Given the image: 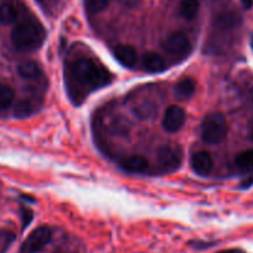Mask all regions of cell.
Listing matches in <instances>:
<instances>
[{
  "instance_id": "1",
  "label": "cell",
  "mask_w": 253,
  "mask_h": 253,
  "mask_svg": "<svg viewBox=\"0 0 253 253\" xmlns=\"http://www.w3.org/2000/svg\"><path fill=\"white\" fill-rule=\"evenodd\" d=\"M69 88L70 92L76 89L74 96L81 97L84 91L101 88L111 82L112 76L106 69L97 65L96 62L87 58H81L72 63L69 67Z\"/></svg>"
},
{
  "instance_id": "2",
  "label": "cell",
  "mask_w": 253,
  "mask_h": 253,
  "mask_svg": "<svg viewBox=\"0 0 253 253\" xmlns=\"http://www.w3.org/2000/svg\"><path fill=\"white\" fill-rule=\"evenodd\" d=\"M45 40V30L35 21H23L11 31V43L18 51H35Z\"/></svg>"
},
{
  "instance_id": "3",
  "label": "cell",
  "mask_w": 253,
  "mask_h": 253,
  "mask_svg": "<svg viewBox=\"0 0 253 253\" xmlns=\"http://www.w3.org/2000/svg\"><path fill=\"white\" fill-rule=\"evenodd\" d=\"M227 135V122L222 113L213 112L204 118L201 124V138L208 144H218Z\"/></svg>"
},
{
  "instance_id": "4",
  "label": "cell",
  "mask_w": 253,
  "mask_h": 253,
  "mask_svg": "<svg viewBox=\"0 0 253 253\" xmlns=\"http://www.w3.org/2000/svg\"><path fill=\"white\" fill-rule=\"evenodd\" d=\"M182 162V150L174 145H163L157 152L158 169L162 172H174Z\"/></svg>"
},
{
  "instance_id": "5",
  "label": "cell",
  "mask_w": 253,
  "mask_h": 253,
  "mask_svg": "<svg viewBox=\"0 0 253 253\" xmlns=\"http://www.w3.org/2000/svg\"><path fill=\"white\" fill-rule=\"evenodd\" d=\"M51 230L47 226H41L29 235L21 247V253H38L51 241Z\"/></svg>"
},
{
  "instance_id": "6",
  "label": "cell",
  "mask_w": 253,
  "mask_h": 253,
  "mask_svg": "<svg viewBox=\"0 0 253 253\" xmlns=\"http://www.w3.org/2000/svg\"><path fill=\"white\" fill-rule=\"evenodd\" d=\"M163 48L167 51L168 53L172 56H187L191 51V43H190L189 38L186 34L181 33V31H176L172 33L165 39L163 42Z\"/></svg>"
},
{
  "instance_id": "7",
  "label": "cell",
  "mask_w": 253,
  "mask_h": 253,
  "mask_svg": "<svg viewBox=\"0 0 253 253\" xmlns=\"http://www.w3.org/2000/svg\"><path fill=\"white\" fill-rule=\"evenodd\" d=\"M186 121V113L181 107L172 104L165 111L164 117H163V126L168 133H176L184 126Z\"/></svg>"
},
{
  "instance_id": "8",
  "label": "cell",
  "mask_w": 253,
  "mask_h": 253,
  "mask_svg": "<svg viewBox=\"0 0 253 253\" xmlns=\"http://www.w3.org/2000/svg\"><path fill=\"white\" fill-rule=\"evenodd\" d=\"M42 106V98L40 96H30L20 99L14 107V116L16 118H28L35 114Z\"/></svg>"
},
{
  "instance_id": "9",
  "label": "cell",
  "mask_w": 253,
  "mask_h": 253,
  "mask_svg": "<svg viewBox=\"0 0 253 253\" xmlns=\"http://www.w3.org/2000/svg\"><path fill=\"white\" fill-rule=\"evenodd\" d=\"M190 165L194 172L200 176H206L211 172L213 168V160L211 155L205 150H200L193 154L191 159H190Z\"/></svg>"
},
{
  "instance_id": "10",
  "label": "cell",
  "mask_w": 253,
  "mask_h": 253,
  "mask_svg": "<svg viewBox=\"0 0 253 253\" xmlns=\"http://www.w3.org/2000/svg\"><path fill=\"white\" fill-rule=\"evenodd\" d=\"M114 57L117 58L121 65L124 67H133L137 63L138 53L133 46L130 45H118L114 48Z\"/></svg>"
},
{
  "instance_id": "11",
  "label": "cell",
  "mask_w": 253,
  "mask_h": 253,
  "mask_svg": "<svg viewBox=\"0 0 253 253\" xmlns=\"http://www.w3.org/2000/svg\"><path fill=\"white\" fill-rule=\"evenodd\" d=\"M142 67L144 71L149 72V74H159L167 69V63L159 53L149 51L143 55Z\"/></svg>"
},
{
  "instance_id": "12",
  "label": "cell",
  "mask_w": 253,
  "mask_h": 253,
  "mask_svg": "<svg viewBox=\"0 0 253 253\" xmlns=\"http://www.w3.org/2000/svg\"><path fill=\"white\" fill-rule=\"evenodd\" d=\"M121 168L126 171L132 172V174H142L148 170L149 163L142 155H132V157H128L122 160Z\"/></svg>"
},
{
  "instance_id": "13",
  "label": "cell",
  "mask_w": 253,
  "mask_h": 253,
  "mask_svg": "<svg viewBox=\"0 0 253 253\" xmlns=\"http://www.w3.org/2000/svg\"><path fill=\"white\" fill-rule=\"evenodd\" d=\"M241 23V16L233 11H227L215 19V29L218 31H228L237 28Z\"/></svg>"
},
{
  "instance_id": "14",
  "label": "cell",
  "mask_w": 253,
  "mask_h": 253,
  "mask_svg": "<svg viewBox=\"0 0 253 253\" xmlns=\"http://www.w3.org/2000/svg\"><path fill=\"white\" fill-rule=\"evenodd\" d=\"M196 89L195 81L193 79H182L174 87L175 97L180 101H186L194 96Z\"/></svg>"
},
{
  "instance_id": "15",
  "label": "cell",
  "mask_w": 253,
  "mask_h": 253,
  "mask_svg": "<svg viewBox=\"0 0 253 253\" xmlns=\"http://www.w3.org/2000/svg\"><path fill=\"white\" fill-rule=\"evenodd\" d=\"M18 72L25 80H38L41 76V69L35 61H25L18 66Z\"/></svg>"
},
{
  "instance_id": "16",
  "label": "cell",
  "mask_w": 253,
  "mask_h": 253,
  "mask_svg": "<svg viewBox=\"0 0 253 253\" xmlns=\"http://www.w3.org/2000/svg\"><path fill=\"white\" fill-rule=\"evenodd\" d=\"M235 165L241 172L253 171V149L240 153L235 159Z\"/></svg>"
},
{
  "instance_id": "17",
  "label": "cell",
  "mask_w": 253,
  "mask_h": 253,
  "mask_svg": "<svg viewBox=\"0 0 253 253\" xmlns=\"http://www.w3.org/2000/svg\"><path fill=\"white\" fill-rule=\"evenodd\" d=\"M200 9L199 0H182L180 4V14L186 20H193L196 18Z\"/></svg>"
},
{
  "instance_id": "18",
  "label": "cell",
  "mask_w": 253,
  "mask_h": 253,
  "mask_svg": "<svg viewBox=\"0 0 253 253\" xmlns=\"http://www.w3.org/2000/svg\"><path fill=\"white\" fill-rule=\"evenodd\" d=\"M14 97L15 93L9 84H0V111L8 109L13 104Z\"/></svg>"
},
{
  "instance_id": "19",
  "label": "cell",
  "mask_w": 253,
  "mask_h": 253,
  "mask_svg": "<svg viewBox=\"0 0 253 253\" xmlns=\"http://www.w3.org/2000/svg\"><path fill=\"white\" fill-rule=\"evenodd\" d=\"M18 18V11L11 4H1L0 5V23L4 25L13 24Z\"/></svg>"
},
{
  "instance_id": "20",
  "label": "cell",
  "mask_w": 253,
  "mask_h": 253,
  "mask_svg": "<svg viewBox=\"0 0 253 253\" xmlns=\"http://www.w3.org/2000/svg\"><path fill=\"white\" fill-rule=\"evenodd\" d=\"M135 114L138 116V118L140 119H149L157 114V107L154 103H150V102H145V103L140 104L139 107H137L135 109Z\"/></svg>"
},
{
  "instance_id": "21",
  "label": "cell",
  "mask_w": 253,
  "mask_h": 253,
  "mask_svg": "<svg viewBox=\"0 0 253 253\" xmlns=\"http://www.w3.org/2000/svg\"><path fill=\"white\" fill-rule=\"evenodd\" d=\"M111 0H84L86 10L89 14H98L109 5Z\"/></svg>"
},
{
  "instance_id": "22",
  "label": "cell",
  "mask_w": 253,
  "mask_h": 253,
  "mask_svg": "<svg viewBox=\"0 0 253 253\" xmlns=\"http://www.w3.org/2000/svg\"><path fill=\"white\" fill-rule=\"evenodd\" d=\"M15 240V235L9 230L0 228V253H5Z\"/></svg>"
},
{
  "instance_id": "23",
  "label": "cell",
  "mask_w": 253,
  "mask_h": 253,
  "mask_svg": "<svg viewBox=\"0 0 253 253\" xmlns=\"http://www.w3.org/2000/svg\"><path fill=\"white\" fill-rule=\"evenodd\" d=\"M21 218H23V228H25L33 221V211L30 209H21Z\"/></svg>"
},
{
  "instance_id": "24",
  "label": "cell",
  "mask_w": 253,
  "mask_h": 253,
  "mask_svg": "<svg viewBox=\"0 0 253 253\" xmlns=\"http://www.w3.org/2000/svg\"><path fill=\"white\" fill-rule=\"evenodd\" d=\"M123 5L128 6V8H134V6L138 5L139 0H119Z\"/></svg>"
},
{
  "instance_id": "25",
  "label": "cell",
  "mask_w": 253,
  "mask_h": 253,
  "mask_svg": "<svg viewBox=\"0 0 253 253\" xmlns=\"http://www.w3.org/2000/svg\"><path fill=\"white\" fill-rule=\"evenodd\" d=\"M217 253H245V252L241 250H238V248H231V250L220 251V252H217Z\"/></svg>"
},
{
  "instance_id": "26",
  "label": "cell",
  "mask_w": 253,
  "mask_h": 253,
  "mask_svg": "<svg viewBox=\"0 0 253 253\" xmlns=\"http://www.w3.org/2000/svg\"><path fill=\"white\" fill-rule=\"evenodd\" d=\"M241 1H242V5L246 9H250L253 6V0H241Z\"/></svg>"
},
{
  "instance_id": "27",
  "label": "cell",
  "mask_w": 253,
  "mask_h": 253,
  "mask_svg": "<svg viewBox=\"0 0 253 253\" xmlns=\"http://www.w3.org/2000/svg\"><path fill=\"white\" fill-rule=\"evenodd\" d=\"M251 138H252V140H253V122H252V124H251Z\"/></svg>"
},
{
  "instance_id": "28",
  "label": "cell",
  "mask_w": 253,
  "mask_h": 253,
  "mask_svg": "<svg viewBox=\"0 0 253 253\" xmlns=\"http://www.w3.org/2000/svg\"><path fill=\"white\" fill-rule=\"evenodd\" d=\"M251 46H252V50H253V39H252V42H251Z\"/></svg>"
},
{
  "instance_id": "29",
  "label": "cell",
  "mask_w": 253,
  "mask_h": 253,
  "mask_svg": "<svg viewBox=\"0 0 253 253\" xmlns=\"http://www.w3.org/2000/svg\"><path fill=\"white\" fill-rule=\"evenodd\" d=\"M36 1H40V3H41V1H42V0H36Z\"/></svg>"
}]
</instances>
